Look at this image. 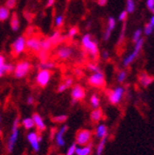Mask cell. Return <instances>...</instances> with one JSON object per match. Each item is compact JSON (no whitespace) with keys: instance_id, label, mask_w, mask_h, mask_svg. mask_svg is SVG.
Returning a JSON list of instances; mask_svg holds the SVG:
<instances>
[{"instance_id":"36","label":"cell","mask_w":154,"mask_h":155,"mask_svg":"<svg viewBox=\"0 0 154 155\" xmlns=\"http://www.w3.org/2000/svg\"><path fill=\"white\" fill-rule=\"evenodd\" d=\"M142 34H143V29L142 28H137L134 31L133 35V39H132L133 43L135 44V43H137L138 41H139L140 39L142 38Z\"/></svg>"},{"instance_id":"46","label":"cell","mask_w":154,"mask_h":155,"mask_svg":"<svg viewBox=\"0 0 154 155\" xmlns=\"http://www.w3.org/2000/svg\"><path fill=\"white\" fill-rule=\"evenodd\" d=\"M146 6H147V8L149 11H151L154 8V0H147L146 1Z\"/></svg>"},{"instance_id":"37","label":"cell","mask_w":154,"mask_h":155,"mask_svg":"<svg viewBox=\"0 0 154 155\" xmlns=\"http://www.w3.org/2000/svg\"><path fill=\"white\" fill-rule=\"evenodd\" d=\"M87 69L92 73H97V72H101V68L99 67L97 64L95 63H89L87 64Z\"/></svg>"},{"instance_id":"8","label":"cell","mask_w":154,"mask_h":155,"mask_svg":"<svg viewBox=\"0 0 154 155\" xmlns=\"http://www.w3.org/2000/svg\"><path fill=\"white\" fill-rule=\"evenodd\" d=\"M27 141L28 142L34 152H39L41 148V142L43 141V136L40 134H38V131L31 130L27 134Z\"/></svg>"},{"instance_id":"25","label":"cell","mask_w":154,"mask_h":155,"mask_svg":"<svg viewBox=\"0 0 154 155\" xmlns=\"http://www.w3.org/2000/svg\"><path fill=\"white\" fill-rule=\"evenodd\" d=\"M89 102H90V106L92 109H98L100 107V97H98L97 94H93L90 97L89 99Z\"/></svg>"},{"instance_id":"34","label":"cell","mask_w":154,"mask_h":155,"mask_svg":"<svg viewBox=\"0 0 154 155\" xmlns=\"http://www.w3.org/2000/svg\"><path fill=\"white\" fill-rule=\"evenodd\" d=\"M153 32H154V26H152L150 23H147V24H146L145 27H144L143 33L146 36H150Z\"/></svg>"},{"instance_id":"54","label":"cell","mask_w":154,"mask_h":155,"mask_svg":"<svg viewBox=\"0 0 154 155\" xmlns=\"http://www.w3.org/2000/svg\"><path fill=\"white\" fill-rule=\"evenodd\" d=\"M1 121H2V118H1V115H0V123H1Z\"/></svg>"},{"instance_id":"43","label":"cell","mask_w":154,"mask_h":155,"mask_svg":"<svg viewBox=\"0 0 154 155\" xmlns=\"http://www.w3.org/2000/svg\"><path fill=\"white\" fill-rule=\"evenodd\" d=\"M64 82L65 83V85L68 87V89L69 88H72V86L74 85V80H73V78H70V77L66 78Z\"/></svg>"},{"instance_id":"1","label":"cell","mask_w":154,"mask_h":155,"mask_svg":"<svg viewBox=\"0 0 154 155\" xmlns=\"http://www.w3.org/2000/svg\"><path fill=\"white\" fill-rule=\"evenodd\" d=\"M81 45L83 49L89 53L90 57L95 60L99 55V50H98V44L96 39H93L92 35L90 33L84 34L81 37Z\"/></svg>"},{"instance_id":"4","label":"cell","mask_w":154,"mask_h":155,"mask_svg":"<svg viewBox=\"0 0 154 155\" xmlns=\"http://www.w3.org/2000/svg\"><path fill=\"white\" fill-rule=\"evenodd\" d=\"M125 94H126V89L123 86H121V85H118V86H115L113 89L109 90L107 92L108 100H109V102L112 105H118L122 101Z\"/></svg>"},{"instance_id":"33","label":"cell","mask_w":154,"mask_h":155,"mask_svg":"<svg viewBox=\"0 0 154 155\" xmlns=\"http://www.w3.org/2000/svg\"><path fill=\"white\" fill-rule=\"evenodd\" d=\"M127 77H128V73L126 70H121L118 72L117 76H116V81L118 83H123L125 82V81L127 80Z\"/></svg>"},{"instance_id":"29","label":"cell","mask_w":154,"mask_h":155,"mask_svg":"<svg viewBox=\"0 0 154 155\" xmlns=\"http://www.w3.org/2000/svg\"><path fill=\"white\" fill-rule=\"evenodd\" d=\"M53 46L52 43L50 42V40L48 38L47 39H43L42 42H41V50L42 51H44V52H48L51 48Z\"/></svg>"},{"instance_id":"17","label":"cell","mask_w":154,"mask_h":155,"mask_svg":"<svg viewBox=\"0 0 154 155\" xmlns=\"http://www.w3.org/2000/svg\"><path fill=\"white\" fill-rule=\"evenodd\" d=\"M154 81V78L147 72H142L138 75V82L144 88H148Z\"/></svg>"},{"instance_id":"31","label":"cell","mask_w":154,"mask_h":155,"mask_svg":"<svg viewBox=\"0 0 154 155\" xmlns=\"http://www.w3.org/2000/svg\"><path fill=\"white\" fill-rule=\"evenodd\" d=\"M126 27H127V23L126 21L123 22V27H122V29L120 31V34H119V37H118V40H117V43L116 45H119L123 43V41L125 40V34H126Z\"/></svg>"},{"instance_id":"12","label":"cell","mask_w":154,"mask_h":155,"mask_svg":"<svg viewBox=\"0 0 154 155\" xmlns=\"http://www.w3.org/2000/svg\"><path fill=\"white\" fill-rule=\"evenodd\" d=\"M67 131H68V126L66 124H63L55 133V135H54V141H55L56 146L59 147V148H64L65 146L66 141H65L64 136Z\"/></svg>"},{"instance_id":"24","label":"cell","mask_w":154,"mask_h":155,"mask_svg":"<svg viewBox=\"0 0 154 155\" xmlns=\"http://www.w3.org/2000/svg\"><path fill=\"white\" fill-rule=\"evenodd\" d=\"M11 10L8 9V8L3 5V6H0V21L1 22H6L7 20H9L11 18Z\"/></svg>"},{"instance_id":"14","label":"cell","mask_w":154,"mask_h":155,"mask_svg":"<svg viewBox=\"0 0 154 155\" xmlns=\"http://www.w3.org/2000/svg\"><path fill=\"white\" fill-rule=\"evenodd\" d=\"M41 42L42 40L39 37L30 36L27 39V49L31 50L33 52L41 51Z\"/></svg>"},{"instance_id":"47","label":"cell","mask_w":154,"mask_h":155,"mask_svg":"<svg viewBox=\"0 0 154 155\" xmlns=\"http://www.w3.org/2000/svg\"><path fill=\"white\" fill-rule=\"evenodd\" d=\"M101 57L104 61H107V60H109L110 58V52L108 51V50H103L102 53H101Z\"/></svg>"},{"instance_id":"23","label":"cell","mask_w":154,"mask_h":155,"mask_svg":"<svg viewBox=\"0 0 154 155\" xmlns=\"http://www.w3.org/2000/svg\"><path fill=\"white\" fill-rule=\"evenodd\" d=\"M21 126L27 130H33V128H35V126H34V121L31 116H27V117L23 118L21 120Z\"/></svg>"},{"instance_id":"51","label":"cell","mask_w":154,"mask_h":155,"mask_svg":"<svg viewBox=\"0 0 154 155\" xmlns=\"http://www.w3.org/2000/svg\"><path fill=\"white\" fill-rule=\"evenodd\" d=\"M149 23L152 25V26H154V14L152 15V16L150 17V19H149Z\"/></svg>"},{"instance_id":"9","label":"cell","mask_w":154,"mask_h":155,"mask_svg":"<svg viewBox=\"0 0 154 155\" xmlns=\"http://www.w3.org/2000/svg\"><path fill=\"white\" fill-rule=\"evenodd\" d=\"M52 77V72L51 70H47V69H40L37 72L36 77H35V82L38 86L42 88L47 87L48 83L50 82Z\"/></svg>"},{"instance_id":"53","label":"cell","mask_w":154,"mask_h":155,"mask_svg":"<svg viewBox=\"0 0 154 155\" xmlns=\"http://www.w3.org/2000/svg\"><path fill=\"white\" fill-rule=\"evenodd\" d=\"M1 134H2V130H1V128H0V135H1Z\"/></svg>"},{"instance_id":"42","label":"cell","mask_w":154,"mask_h":155,"mask_svg":"<svg viewBox=\"0 0 154 155\" xmlns=\"http://www.w3.org/2000/svg\"><path fill=\"white\" fill-rule=\"evenodd\" d=\"M14 67H15V65L13 64H11V63H7V64H6V72H7V74H11V73H13Z\"/></svg>"},{"instance_id":"2","label":"cell","mask_w":154,"mask_h":155,"mask_svg":"<svg viewBox=\"0 0 154 155\" xmlns=\"http://www.w3.org/2000/svg\"><path fill=\"white\" fill-rule=\"evenodd\" d=\"M21 125V120L19 116H16L14 118L13 122H12V125H11V134L10 136L8 138V141H7V145H6V148H7V151L9 153H11L14 150V147L16 145L17 141H18V138H19V134H20V128Z\"/></svg>"},{"instance_id":"50","label":"cell","mask_w":154,"mask_h":155,"mask_svg":"<svg viewBox=\"0 0 154 155\" xmlns=\"http://www.w3.org/2000/svg\"><path fill=\"white\" fill-rule=\"evenodd\" d=\"M74 73H75V75H76V76H79V77L82 75L81 70H80V69H79V68H76L75 70H74Z\"/></svg>"},{"instance_id":"11","label":"cell","mask_w":154,"mask_h":155,"mask_svg":"<svg viewBox=\"0 0 154 155\" xmlns=\"http://www.w3.org/2000/svg\"><path fill=\"white\" fill-rule=\"evenodd\" d=\"M88 83L92 87L95 88H102L105 86L106 81H105V76L103 72H97V73H92L88 78Z\"/></svg>"},{"instance_id":"55","label":"cell","mask_w":154,"mask_h":155,"mask_svg":"<svg viewBox=\"0 0 154 155\" xmlns=\"http://www.w3.org/2000/svg\"><path fill=\"white\" fill-rule=\"evenodd\" d=\"M0 22H1V21H0Z\"/></svg>"},{"instance_id":"6","label":"cell","mask_w":154,"mask_h":155,"mask_svg":"<svg viewBox=\"0 0 154 155\" xmlns=\"http://www.w3.org/2000/svg\"><path fill=\"white\" fill-rule=\"evenodd\" d=\"M144 43H145V40L143 38H141L139 41L137 43H135V45H134V48H133V51L129 54L128 56H126L124 59L122 61V65L124 67H128L132 64L133 61H135V59L139 56V54L143 48V45H144Z\"/></svg>"},{"instance_id":"20","label":"cell","mask_w":154,"mask_h":155,"mask_svg":"<svg viewBox=\"0 0 154 155\" xmlns=\"http://www.w3.org/2000/svg\"><path fill=\"white\" fill-rule=\"evenodd\" d=\"M93 152V143L85 146H78L76 150V155H91Z\"/></svg>"},{"instance_id":"38","label":"cell","mask_w":154,"mask_h":155,"mask_svg":"<svg viewBox=\"0 0 154 155\" xmlns=\"http://www.w3.org/2000/svg\"><path fill=\"white\" fill-rule=\"evenodd\" d=\"M78 148V145L75 143H72L71 145H69V147L66 149L65 155H76V150Z\"/></svg>"},{"instance_id":"45","label":"cell","mask_w":154,"mask_h":155,"mask_svg":"<svg viewBox=\"0 0 154 155\" xmlns=\"http://www.w3.org/2000/svg\"><path fill=\"white\" fill-rule=\"evenodd\" d=\"M26 102H27L28 105H33L34 102H35V98H34V97L31 96V95L28 96V97H27V99H26Z\"/></svg>"},{"instance_id":"27","label":"cell","mask_w":154,"mask_h":155,"mask_svg":"<svg viewBox=\"0 0 154 155\" xmlns=\"http://www.w3.org/2000/svg\"><path fill=\"white\" fill-rule=\"evenodd\" d=\"M38 67L39 69H47V70H52L56 67V64L54 63V61H41L40 64H38Z\"/></svg>"},{"instance_id":"13","label":"cell","mask_w":154,"mask_h":155,"mask_svg":"<svg viewBox=\"0 0 154 155\" xmlns=\"http://www.w3.org/2000/svg\"><path fill=\"white\" fill-rule=\"evenodd\" d=\"M75 53V50L73 48L69 45H61L60 48H57L56 50V56L58 59L61 60V61H66L69 60L70 58L73 57Z\"/></svg>"},{"instance_id":"30","label":"cell","mask_w":154,"mask_h":155,"mask_svg":"<svg viewBox=\"0 0 154 155\" xmlns=\"http://www.w3.org/2000/svg\"><path fill=\"white\" fill-rule=\"evenodd\" d=\"M67 118H68V116L66 114H58V115L53 116V117H52V121L57 123V124H64L66 122Z\"/></svg>"},{"instance_id":"16","label":"cell","mask_w":154,"mask_h":155,"mask_svg":"<svg viewBox=\"0 0 154 155\" xmlns=\"http://www.w3.org/2000/svg\"><path fill=\"white\" fill-rule=\"evenodd\" d=\"M115 25H116V20H115L113 16H110L109 18H108L107 27H106V29H105V31L103 33V41L107 42V41L110 40L112 32L115 28Z\"/></svg>"},{"instance_id":"48","label":"cell","mask_w":154,"mask_h":155,"mask_svg":"<svg viewBox=\"0 0 154 155\" xmlns=\"http://www.w3.org/2000/svg\"><path fill=\"white\" fill-rule=\"evenodd\" d=\"M56 0H48L47 1V8H50V7H53L54 4H55Z\"/></svg>"},{"instance_id":"44","label":"cell","mask_w":154,"mask_h":155,"mask_svg":"<svg viewBox=\"0 0 154 155\" xmlns=\"http://www.w3.org/2000/svg\"><path fill=\"white\" fill-rule=\"evenodd\" d=\"M67 89H68V87L65 85V83H64V82H61V84H59V86H58V88H57V92L60 93V94H61V93L65 92Z\"/></svg>"},{"instance_id":"39","label":"cell","mask_w":154,"mask_h":155,"mask_svg":"<svg viewBox=\"0 0 154 155\" xmlns=\"http://www.w3.org/2000/svg\"><path fill=\"white\" fill-rule=\"evenodd\" d=\"M78 33H79V28H77V27H72V28H69V30H68L67 37H69L70 39H73Z\"/></svg>"},{"instance_id":"35","label":"cell","mask_w":154,"mask_h":155,"mask_svg":"<svg viewBox=\"0 0 154 155\" xmlns=\"http://www.w3.org/2000/svg\"><path fill=\"white\" fill-rule=\"evenodd\" d=\"M64 23V17L63 14H58L54 18V25L57 28H61Z\"/></svg>"},{"instance_id":"21","label":"cell","mask_w":154,"mask_h":155,"mask_svg":"<svg viewBox=\"0 0 154 155\" xmlns=\"http://www.w3.org/2000/svg\"><path fill=\"white\" fill-rule=\"evenodd\" d=\"M102 117H103V112L100 108H98V109H94L90 113V119L93 123L100 122Z\"/></svg>"},{"instance_id":"10","label":"cell","mask_w":154,"mask_h":155,"mask_svg":"<svg viewBox=\"0 0 154 155\" xmlns=\"http://www.w3.org/2000/svg\"><path fill=\"white\" fill-rule=\"evenodd\" d=\"M70 96H71V100H72L73 105L80 101H82L86 97L85 89H84L80 84H75L71 88Z\"/></svg>"},{"instance_id":"41","label":"cell","mask_w":154,"mask_h":155,"mask_svg":"<svg viewBox=\"0 0 154 155\" xmlns=\"http://www.w3.org/2000/svg\"><path fill=\"white\" fill-rule=\"evenodd\" d=\"M128 14H129V13L127 12L126 10H125V11H123V12H121L120 14H119V16H118V21H119V22H125V21L127 20Z\"/></svg>"},{"instance_id":"32","label":"cell","mask_w":154,"mask_h":155,"mask_svg":"<svg viewBox=\"0 0 154 155\" xmlns=\"http://www.w3.org/2000/svg\"><path fill=\"white\" fill-rule=\"evenodd\" d=\"M126 11L128 13H133L135 11V1L134 0H127Z\"/></svg>"},{"instance_id":"5","label":"cell","mask_w":154,"mask_h":155,"mask_svg":"<svg viewBox=\"0 0 154 155\" xmlns=\"http://www.w3.org/2000/svg\"><path fill=\"white\" fill-rule=\"evenodd\" d=\"M11 53L14 57L20 56L27 49V38L24 35L18 36L11 45Z\"/></svg>"},{"instance_id":"15","label":"cell","mask_w":154,"mask_h":155,"mask_svg":"<svg viewBox=\"0 0 154 155\" xmlns=\"http://www.w3.org/2000/svg\"><path fill=\"white\" fill-rule=\"evenodd\" d=\"M31 117L34 121V126L37 130L38 133H43L45 130H47V125H45V122L43 118V116L38 114V113H33Z\"/></svg>"},{"instance_id":"40","label":"cell","mask_w":154,"mask_h":155,"mask_svg":"<svg viewBox=\"0 0 154 155\" xmlns=\"http://www.w3.org/2000/svg\"><path fill=\"white\" fill-rule=\"evenodd\" d=\"M16 5H17V0H6V2H5V6L11 11L14 10Z\"/></svg>"},{"instance_id":"49","label":"cell","mask_w":154,"mask_h":155,"mask_svg":"<svg viewBox=\"0 0 154 155\" xmlns=\"http://www.w3.org/2000/svg\"><path fill=\"white\" fill-rule=\"evenodd\" d=\"M108 2V0H97V4L100 7H104Z\"/></svg>"},{"instance_id":"26","label":"cell","mask_w":154,"mask_h":155,"mask_svg":"<svg viewBox=\"0 0 154 155\" xmlns=\"http://www.w3.org/2000/svg\"><path fill=\"white\" fill-rule=\"evenodd\" d=\"M107 140H108V137L103 138L101 140H99L98 144L96 147V150H95V154L96 155H102L105 150V147L107 144Z\"/></svg>"},{"instance_id":"7","label":"cell","mask_w":154,"mask_h":155,"mask_svg":"<svg viewBox=\"0 0 154 155\" xmlns=\"http://www.w3.org/2000/svg\"><path fill=\"white\" fill-rule=\"evenodd\" d=\"M93 138V131L88 129H81L76 134L75 142L78 146H85L91 143Z\"/></svg>"},{"instance_id":"52","label":"cell","mask_w":154,"mask_h":155,"mask_svg":"<svg viewBox=\"0 0 154 155\" xmlns=\"http://www.w3.org/2000/svg\"><path fill=\"white\" fill-rule=\"evenodd\" d=\"M150 12H152V14H154V8H153V9H152V10H151Z\"/></svg>"},{"instance_id":"18","label":"cell","mask_w":154,"mask_h":155,"mask_svg":"<svg viewBox=\"0 0 154 155\" xmlns=\"http://www.w3.org/2000/svg\"><path fill=\"white\" fill-rule=\"evenodd\" d=\"M95 137L98 140L108 137V127L104 123H98L95 129Z\"/></svg>"},{"instance_id":"28","label":"cell","mask_w":154,"mask_h":155,"mask_svg":"<svg viewBox=\"0 0 154 155\" xmlns=\"http://www.w3.org/2000/svg\"><path fill=\"white\" fill-rule=\"evenodd\" d=\"M6 64H7V61H6V58L3 54L0 53V78L4 77V75L7 74L6 72Z\"/></svg>"},{"instance_id":"3","label":"cell","mask_w":154,"mask_h":155,"mask_svg":"<svg viewBox=\"0 0 154 155\" xmlns=\"http://www.w3.org/2000/svg\"><path fill=\"white\" fill-rule=\"evenodd\" d=\"M31 63L28 60H22L19 61L18 63L15 64L14 71H13V77L17 80L24 79L25 77L28 76V74L31 70Z\"/></svg>"},{"instance_id":"19","label":"cell","mask_w":154,"mask_h":155,"mask_svg":"<svg viewBox=\"0 0 154 155\" xmlns=\"http://www.w3.org/2000/svg\"><path fill=\"white\" fill-rule=\"evenodd\" d=\"M20 26H21V24H20V19L18 16V13L12 12L11 15V18H10V27H11V30L14 32H17L20 29Z\"/></svg>"},{"instance_id":"22","label":"cell","mask_w":154,"mask_h":155,"mask_svg":"<svg viewBox=\"0 0 154 155\" xmlns=\"http://www.w3.org/2000/svg\"><path fill=\"white\" fill-rule=\"evenodd\" d=\"M64 36L61 35V33L59 31V30H57V31H54L49 37L48 39L50 40V42L52 43L53 45H58L61 42H64Z\"/></svg>"}]
</instances>
